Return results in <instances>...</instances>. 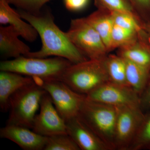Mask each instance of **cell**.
I'll return each instance as SVG.
<instances>
[{
	"instance_id": "6da1fadb",
	"label": "cell",
	"mask_w": 150,
	"mask_h": 150,
	"mask_svg": "<svg viewBox=\"0 0 150 150\" xmlns=\"http://www.w3.org/2000/svg\"><path fill=\"white\" fill-rule=\"evenodd\" d=\"M23 19L32 25L40 36L42 47L40 50L31 52L26 57L44 58L50 56L62 57L73 64L88 59L76 48L64 32L55 24L54 17L48 9L32 14L18 9Z\"/></svg>"
},
{
	"instance_id": "7a4b0ae2",
	"label": "cell",
	"mask_w": 150,
	"mask_h": 150,
	"mask_svg": "<svg viewBox=\"0 0 150 150\" xmlns=\"http://www.w3.org/2000/svg\"><path fill=\"white\" fill-rule=\"evenodd\" d=\"M72 64L62 57L39 58L22 56L13 60L2 61L0 70L46 81L59 80L65 70Z\"/></svg>"
},
{
	"instance_id": "3957f363",
	"label": "cell",
	"mask_w": 150,
	"mask_h": 150,
	"mask_svg": "<svg viewBox=\"0 0 150 150\" xmlns=\"http://www.w3.org/2000/svg\"><path fill=\"white\" fill-rule=\"evenodd\" d=\"M59 80L78 93L86 96L110 81L104 59H88L72 64L65 70Z\"/></svg>"
},
{
	"instance_id": "277c9868",
	"label": "cell",
	"mask_w": 150,
	"mask_h": 150,
	"mask_svg": "<svg viewBox=\"0 0 150 150\" xmlns=\"http://www.w3.org/2000/svg\"><path fill=\"white\" fill-rule=\"evenodd\" d=\"M41 82L37 80L19 90L11 97L6 125L32 129L41 100L47 93L42 87Z\"/></svg>"
},
{
	"instance_id": "5b68a950",
	"label": "cell",
	"mask_w": 150,
	"mask_h": 150,
	"mask_svg": "<svg viewBox=\"0 0 150 150\" xmlns=\"http://www.w3.org/2000/svg\"><path fill=\"white\" fill-rule=\"evenodd\" d=\"M117 112V107L86 98L78 116L112 150Z\"/></svg>"
},
{
	"instance_id": "8992f818",
	"label": "cell",
	"mask_w": 150,
	"mask_h": 150,
	"mask_svg": "<svg viewBox=\"0 0 150 150\" xmlns=\"http://www.w3.org/2000/svg\"><path fill=\"white\" fill-rule=\"evenodd\" d=\"M76 48L89 59H104L108 53L99 34L84 18L72 20L66 32Z\"/></svg>"
},
{
	"instance_id": "52a82bcc",
	"label": "cell",
	"mask_w": 150,
	"mask_h": 150,
	"mask_svg": "<svg viewBox=\"0 0 150 150\" xmlns=\"http://www.w3.org/2000/svg\"><path fill=\"white\" fill-rule=\"evenodd\" d=\"M41 84L65 121L79 115L86 95L74 91L60 80L41 81Z\"/></svg>"
},
{
	"instance_id": "ba28073f",
	"label": "cell",
	"mask_w": 150,
	"mask_h": 150,
	"mask_svg": "<svg viewBox=\"0 0 150 150\" xmlns=\"http://www.w3.org/2000/svg\"><path fill=\"white\" fill-rule=\"evenodd\" d=\"M115 124V149H130L140 126L145 118L141 106L117 107Z\"/></svg>"
},
{
	"instance_id": "9c48e42d",
	"label": "cell",
	"mask_w": 150,
	"mask_h": 150,
	"mask_svg": "<svg viewBox=\"0 0 150 150\" xmlns=\"http://www.w3.org/2000/svg\"><path fill=\"white\" fill-rule=\"evenodd\" d=\"M89 100L115 107L141 106L140 96L129 86L105 83L86 95Z\"/></svg>"
},
{
	"instance_id": "30bf717a",
	"label": "cell",
	"mask_w": 150,
	"mask_h": 150,
	"mask_svg": "<svg viewBox=\"0 0 150 150\" xmlns=\"http://www.w3.org/2000/svg\"><path fill=\"white\" fill-rule=\"evenodd\" d=\"M32 129L35 133L46 137L67 134L66 121L56 110L47 93L41 100L40 112L35 116Z\"/></svg>"
},
{
	"instance_id": "8fae6325",
	"label": "cell",
	"mask_w": 150,
	"mask_h": 150,
	"mask_svg": "<svg viewBox=\"0 0 150 150\" xmlns=\"http://www.w3.org/2000/svg\"><path fill=\"white\" fill-rule=\"evenodd\" d=\"M67 134L80 150H112L79 116L66 121Z\"/></svg>"
},
{
	"instance_id": "7c38bea8",
	"label": "cell",
	"mask_w": 150,
	"mask_h": 150,
	"mask_svg": "<svg viewBox=\"0 0 150 150\" xmlns=\"http://www.w3.org/2000/svg\"><path fill=\"white\" fill-rule=\"evenodd\" d=\"M0 137L10 140L25 150H44L48 137L23 126L6 125L0 129Z\"/></svg>"
},
{
	"instance_id": "4fadbf2b",
	"label": "cell",
	"mask_w": 150,
	"mask_h": 150,
	"mask_svg": "<svg viewBox=\"0 0 150 150\" xmlns=\"http://www.w3.org/2000/svg\"><path fill=\"white\" fill-rule=\"evenodd\" d=\"M37 79L12 72L1 71L0 108L2 112L8 111L11 97L25 86L35 82Z\"/></svg>"
},
{
	"instance_id": "5bb4252c",
	"label": "cell",
	"mask_w": 150,
	"mask_h": 150,
	"mask_svg": "<svg viewBox=\"0 0 150 150\" xmlns=\"http://www.w3.org/2000/svg\"><path fill=\"white\" fill-rule=\"evenodd\" d=\"M7 0H0V23L9 24L16 30L20 36L29 42L35 41L38 36L36 30L23 21L18 12L11 7Z\"/></svg>"
},
{
	"instance_id": "9a60e30c",
	"label": "cell",
	"mask_w": 150,
	"mask_h": 150,
	"mask_svg": "<svg viewBox=\"0 0 150 150\" xmlns=\"http://www.w3.org/2000/svg\"><path fill=\"white\" fill-rule=\"evenodd\" d=\"M16 30L11 25L0 27V52L6 58H18L30 52L29 46L19 39Z\"/></svg>"
},
{
	"instance_id": "2e32d148",
	"label": "cell",
	"mask_w": 150,
	"mask_h": 150,
	"mask_svg": "<svg viewBox=\"0 0 150 150\" xmlns=\"http://www.w3.org/2000/svg\"><path fill=\"white\" fill-rule=\"evenodd\" d=\"M86 21L99 34L108 52L111 49V34L114 23L110 11L103 8L87 17Z\"/></svg>"
},
{
	"instance_id": "e0dca14e",
	"label": "cell",
	"mask_w": 150,
	"mask_h": 150,
	"mask_svg": "<svg viewBox=\"0 0 150 150\" xmlns=\"http://www.w3.org/2000/svg\"><path fill=\"white\" fill-rule=\"evenodd\" d=\"M125 60L128 85L140 96L149 81L150 71L129 60Z\"/></svg>"
},
{
	"instance_id": "ac0fdd59",
	"label": "cell",
	"mask_w": 150,
	"mask_h": 150,
	"mask_svg": "<svg viewBox=\"0 0 150 150\" xmlns=\"http://www.w3.org/2000/svg\"><path fill=\"white\" fill-rule=\"evenodd\" d=\"M119 56L150 71V47L143 41L121 48Z\"/></svg>"
},
{
	"instance_id": "d6986e66",
	"label": "cell",
	"mask_w": 150,
	"mask_h": 150,
	"mask_svg": "<svg viewBox=\"0 0 150 150\" xmlns=\"http://www.w3.org/2000/svg\"><path fill=\"white\" fill-rule=\"evenodd\" d=\"M104 62L110 81L129 86L126 81V63L124 58L119 55H107Z\"/></svg>"
},
{
	"instance_id": "ffe728a7",
	"label": "cell",
	"mask_w": 150,
	"mask_h": 150,
	"mask_svg": "<svg viewBox=\"0 0 150 150\" xmlns=\"http://www.w3.org/2000/svg\"><path fill=\"white\" fill-rule=\"evenodd\" d=\"M114 23L121 27L132 30L139 34L143 42L149 39L144 28L140 24L135 16L126 13L111 12Z\"/></svg>"
},
{
	"instance_id": "44dd1931",
	"label": "cell",
	"mask_w": 150,
	"mask_h": 150,
	"mask_svg": "<svg viewBox=\"0 0 150 150\" xmlns=\"http://www.w3.org/2000/svg\"><path fill=\"white\" fill-rule=\"evenodd\" d=\"M139 37L136 31L114 23L111 34V49L122 48L135 43Z\"/></svg>"
},
{
	"instance_id": "7402d4cb",
	"label": "cell",
	"mask_w": 150,
	"mask_h": 150,
	"mask_svg": "<svg viewBox=\"0 0 150 150\" xmlns=\"http://www.w3.org/2000/svg\"><path fill=\"white\" fill-rule=\"evenodd\" d=\"M74 140L68 134H60L48 137L44 150H80Z\"/></svg>"
},
{
	"instance_id": "603a6c76",
	"label": "cell",
	"mask_w": 150,
	"mask_h": 150,
	"mask_svg": "<svg viewBox=\"0 0 150 150\" xmlns=\"http://www.w3.org/2000/svg\"><path fill=\"white\" fill-rule=\"evenodd\" d=\"M150 146V113L146 115L130 149H140Z\"/></svg>"
},
{
	"instance_id": "cb8c5ba5",
	"label": "cell",
	"mask_w": 150,
	"mask_h": 150,
	"mask_svg": "<svg viewBox=\"0 0 150 150\" xmlns=\"http://www.w3.org/2000/svg\"><path fill=\"white\" fill-rule=\"evenodd\" d=\"M98 8H103L111 12L126 13L134 15V9L127 0H94Z\"/></svg>"
},
{
	"instance_id": "d4e9b609",
	"label": "cell",
	"mask_w": 150,
	"mask_h": 150,
	"mask_svg": "<svg viewBox=\"0 0 150 150\" xmlns=\"http://www.w3.org/2000/svg\"><path fill=\"white\" fill-rule=\"evenodd\" d=\"M51 0H7L18 9L32 14L40 13L44 5Z\"/></svg>"
},
{
	"instance_id": "484cf974",
	"label": "cell",
	"mask_w": 150,
	"mask_h": 150,
	"mask_svg": "<svg viewBox=\"0 0 150 150\" xmlns=\"http://www.w3.org/2000/svg\"><path fill=\"white\" fill-rule=\"evenodd\" d=\"M88 1L89 0H64L66 8L73 11L83 9L87 5Z\"/></svg>"
},
{
	"instance_id": "4316f807",
	"label": "cell",
	"mask_w": 150,
	"mask_h": 150,
	"mask_svg": "<svg viewBox=\"0 0 150 150\" xmlns=\"http://www.w3.org/2000/svg\"><path fill=\"white\" fill-rule=\"evenodd\" d=\"M140 101L142 109L150 108V81L140 96Z\"/></svg>"
},
{
	"instance_id": "83f0119b",
	"label": "cell",
	"mask_w": 150,
	"mask_h": 150,
	"mask_svg": "<svg viewBox=\"0 0 150 150\" xmlns=\"http://www.w3.org/2000/svg\"><path fill=\"white\" fill-rule=\"evenodd\" d=\"M133 8L142 10L150 9V0H127Z\"/></svg>"
},
{
	"instance_id": "f1b7e54d",
	"label": "cell",
	"mask_w": 150,
	"mask_h": 150,
	"mask_svg": "<svg viewBox=\"0 0 150 150\" xmlns=\"http://www.w3.org/2000/svg\"><path fill=\"white\" fill-rule=\"evenodd\" d=\"M144 29L146 33L147 34L148 38L149 40H150V23L149 24L146 25L145 26H144Z\"/></svg>"
},
{
	"instance_id": "f546056e",
	"label": "cell",
	"mask_w": 150,
	"mask_h": 150,
	"mask_svg": "<svg viewBox=\"0 0 150 150\" xmlns=\"http://www.w3.org/2000/svg\"><path fill=\"white\" fill-rule=\"evenodd\" d=\"M150 80H149V81H150Z\"/></svg>"
}]
</instances>
